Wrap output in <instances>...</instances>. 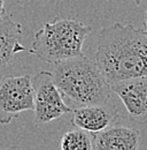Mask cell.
<instances>
[{"label":"cell","mask_w":147,"mask_h":150,"mask_svg":"<svg viewBox=\"0 0 147 150\" xmlns=\"http://www.w3.org/2000/svg\"><path fill=\"white\" fill-rule=\"evenodd\" d=\"M95 62L110 86L147 76V35L118 22L101 28Z\"/></svg>","instance_id":"cell-1"},{"label":"cell","mask_w":147,"mask_h":150,"mask_svg":"<svg viewBox=\"0 0 147 150\" xmlns=\"http://www.w3.org/2000/svg\"><path fill=\"white\" fill-rule=\"evenodd\" d=\"M51 73L62 95L79 105L104 104L109 99L110 84L97 62L84 54L55 62Z\"/></svg>","instance_id":"cell-2"},{"label":"cell","mask_w":147,"mask_h":150,"mask_svg":"<svg viewBox=\"0 0 147 150\" xmlns=\"http://www.w3.org/2000/svg\"><path fill=\"white\" fill-rule=\"evenodd\" d=\"M92 28L68 18H56L46 22L32 40L30 53L48 64L83 56V45Z\"/></svg>","instance_id":"cell-3"},{"label":"cell","mask_w":147,"mask_h":150,"mask_svg":"<svg viewBox=\"0 0 147 150\" xmlns=\"http://www.w3.org/2000/svg\"><path fill=\"white\" fill-rule=\"evenodd\" d=\"M35 91L29 74L6 76L0 81V124L8 125L24 111H34Z\"/></svg>","instance_id":"cell-4"},{"label":"cell","mask_w":147,"mask_h":150,"mask_svg":"<svg viewBox=\"0 0 147 150\" xmlns=\"http://www.w3.org/2000/svg\"><path fill=\"white\" fill-rule=\"evenodd\" d=\"M35 91V121L48 124L73 111L63 100V95L55 86L51 72L40 71L32 79Z\"/></svg>","instance_id":"cell-5"},{"label":"cell","mask_w":147,"mask_h":150,"mask_svg":"<svg viewBox=\"0 0 147 150\" xmlns=\"http://www.w3.org/2000/svg\"><path fill=\"white\" fill-rule=\"evenodd\" d=\"M110 87L125 106L130 120L137 125H146L147 76L122 81Z\"/></svg>","instance_id":"cell-6"},{"label":"cell","mask_w":147,"mask_h":150,"mask_svg":"<svg viewBox=\"0 0 147 150\" xmlns=\"http://www.w3.org/2000/svg\"><path fill=\"white\" fill-rule=\"evenodd\" d=\"M120 119L115 105L108 103L82 105L71 111V124L76 128L89 133H98L114 126Z\"/></svg>","instance_id":"cell-7"},{"label":"cell","mask_w":147,"mask_h":150,"mask_svg":"<svg viewBox=\"0 0 147 150\" xmlns=\"http://www.w3.org/2000/svg\"><path fill=\"white\" fill-rule=\"evenodd\" d=\"M93 150H140V132L132 127L114 125L93 133Z\"/></svg>","instance_id":"cell-8"},{"label":"cell","mask_w":147,"mask_h":150,"mask_svg":"<svg viewBox=\"0 0 147 150\" xmlns=\"http://www.w3.org/2000/svg\"><path fill=\"white\" fill-rule=\"evenodd\" d=\"M25 51L22 45V25L7 15L0 16V68L9 66L15 56Z\"/></svg>","instance_id":"cell-9"},{"label":"cell","mask_w":147,"mask_h":150,"mask_svg":"<svg viewBox=\"0 0 147 150\" xmlns=\"http://www.w3.org/2000/svg\"><path fill=\"white\" fill-rule=\"evenodd\" d=\"M61 150H93L92 134L83 129H71L62 135Z\"/></svg>","instance_id":"cell-10"},{"label":"cell","mask_w":147,"mask_h":150,"mask_svg":"<svg viewBox=\"0 0 147 150\" xmlns=\"http://www.w3.org/2000/svg\"><path fill=\"white\" fill-rule=\"evenodd\" d=\"M5 15V0H0V16Z\"/></svg>","instance_id":"cell-11"},{"label":"cell","mask_w":147,"mask_h":150,"mask_svg":"<svg viewBox=\"0 0 147 150\" xmlns=\"http://www.w3.org/2000/svg\"><path fill=\"white\" fill-rule=\"evenodd\" d=\"M144 25H145V34L147 35V9L145 11V18H144Z\"/></svg>","instance_id":"cell-12"},{"label":"cell","mask_w":147,"mask_h":150,"mask_svg":"<svg viewBox=\"0 0 147 150\" xmlns=\"http://www.w3.org/2000/svg\"><path fill=\"white\" fill-rule=\"evenodd\" d=\"M132 1H133V2L136 4V5H138V6H139V5L141 4V0H132Z\"/></svg>","instance_id":"cell-13"}]
</instances>
